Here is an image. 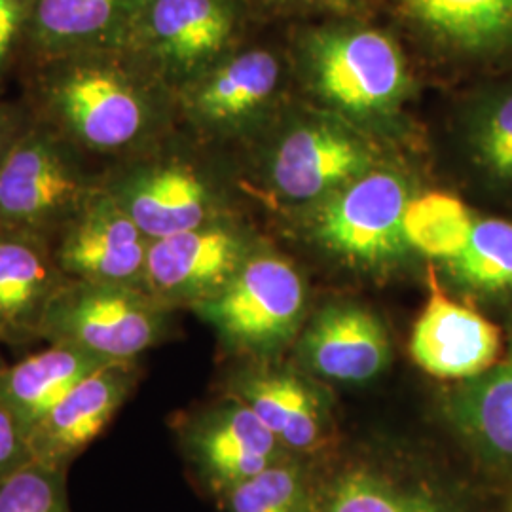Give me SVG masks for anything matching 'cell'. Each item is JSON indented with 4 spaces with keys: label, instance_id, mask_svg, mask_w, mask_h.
<instances>
[{
    "label": "cell",
    "instance_id": "cell-1",
    "mask_svg": "<svg viewBox=\"0 0 512 512\" xmlns=\"http://www.w3.org/2000/svg\"><path fill=\"white\" fill-rule=\"evenodd\" d=\"M175 93L122 48H97L31 63L23 105L103 165L158 143Z\"/></svg>",
    "mask_w": 512,
    "mask_h": 512
},
{
    "label": "cell",
    "instance_id": "cell-2",
    "mask_svg": "<svg viewBox=\"0 0 512 512\" xmlns=\"http://www.w3.org/2000/svg\"><path fill=\"white\" fill-rule=\"evenodd\" d=\"M103 169L54 129L31 118L0 164V228L55 234L103 186Z\"/></svg>",
    "mask_w": 512,
    "mask_h": 512
},
{
    "label": "cell",
    "instance_id": "cell-3",
    "mask_svg": "<svg viewBox=\"0 0 512 512\" xmlns=\"http://www.w3.org/2000/svg\"><path fill=\"white\" fill-rule=\"evenodd\" d=\"M169 311L141 287L67 279L44 313L40 340L107 363L137 361L164 338Z\"/></svg>",
    "mask_w": 512,
    "mask_h": 512
},
{
    "label": "cell",
    "instance_id": "cell-4",
    "mask_svg": "<svg viewBox=\"0 0 512 512\" xmlns=\"http://www.w3.org/2000/svg\"><path fill=\"white\" fill-rule=\"evenodd\" d=\"M103 188L150 239L224 219L222 192L196 158L162 152L158 143L105 165Z\"/></svg>",
    "mask_w": 512,
    "mask_h": 512
},
{
    "label": "cell",
    "instance_id": "cell-5",
    "mask_svg": "<svg viewBox=\"0 0 512 512\" xmlns=\"http://www.w3.org/2000/svg\"><path fill=\"white\" fill-rule=\"evenodd\" d=\"M232 35L226 0H137L120 48L177 93L219 65Z\"/></svg>",
    "mask_w": 512,
    "mask_h": 512
},
{
    "label": "cell",
    "instance_id": "cell-6",
    "mask_svg": "<svg viewBox=\"0 0 512 512\" xmlns=\"http://www.w3.org/2000/svg\"><path fill=\"white\" fill-rule=\"evenodd\" d=\"M304 302V283L287 260L251 255L219 294L192 310L228 348L268 353L291 340Z\"/></svg>",
    "mask_w": 512,
    "mask_h": 512
},
{
    "label": "cell",
    "instance_id": "cell-7",
    "mask_svg": "<svg viewBox=\"0 0 512 512\" xmlns=\"http://www.w3.org/2000/svg\"><path fill=\"white\" fill-rule=\"evenodd\" d=\"M408 188L391 171H366L330 194L315 215V236L349 264L382 268L403 258L410 247L403 219Z\"/></svg>",
    "mask_w": 512,
    "mask_h": 512
},
{
    "label": "cell",
    "instance_id": "cell-8",
    "mask_svg": "<svg viewBox=\"0 0 512 512\" xmlns=\"http://www.w3.org/2000/svg\"><path fill=\"white\" fill-rule=\"evenodd\" d=\"M310 65L319 93L357 116L393 109L408 86L399 46L370 29L317 35L311 40Z\"/></svg>",
    "mask_w": 512,
    "mask_h": 512
},
{
    "label": "cell",
    "instance_id": "cell-9",
    "mask_svg": "<svg viewBox=\"0 0 512 512\" xmlns=\"http://www.w3.org/2000/svg\"><path fill=\"white\" fill-rule=\"evenodd\" d=\"M150 241L101 186L50 243L67 279L143 289Z\"/></svg>",
    "mask_w": 512,
    "mask_h": 512
},
{
    "label": "cell",
    "instance_id": "cell-10",
    "mask_svg": "<svg viewBox=\"0 0 512 512\" xmlns=\"http://www.w3.org/2000/svg\"><path fill=\"white\" fill-rule=\"evenodd\" d=\"M249 241L226 219L167 238L148 247L143 289L165 306H190L219 294L247 262Z\"/></svg>",
    "mask_w": 512,
    "mask_h": 512
},
{
    "label": "cell",
    "instance_id": "cell-11",
    "mask_svg": "<svg viewBox=\"0 0 512 512\" xmlns=\"http://www.w3.org/2000/svg\"><path fill=\"white\" fill-rule=\"evenodd\" d=\"M184 452L203 482L224 494L279 461V439L236 395L190 420Z\"/></svg>",
    "mask_w": 512,
    "mask_h": 512
},
{
    "label": "cell",
    "instance_id": "cell-12",
    "mask_svg": "<svg viewBox=\"0 0 512 512\" xmlns=\"http://www.w3.org/2000/svg\"><path fill=\"white\" fill-rule=\"evenodd\" d=\"M308 512H471L437 478L382 459H353L310 494Z\"/></svg>",
    "mask_w": 512,
    "mask_h": 512
},
{
    "label": "cell",
    "instance_id": "cell-13",
    "mask_svg": "<svg viewBox=\"0 0 512 512\" xmlns=\"http://www.w3.org/2000/svg\"><path fill=\"white\" fill-rule=\"evenodd\" d=\"M137 363H107L86 376L29 431L33 461L65 469L97 439L137 384Z\"/></svg>",
    "mask_w": 512,
    "mask_h": 512
},
{
    "label": "cell",
    "instance_id": "cell-14",
    "mask_svg": "<svg viewBox=\"0 0 512 512\" xmlns=\"http://www.w3.org/2000/svg\"><path fill=\"white\" fill-rule=\"evenodd\" d=\"M429 285V302L410 336L416 365L444 380H469L494 366L501 353L499 329L478 311L452 300L433 272Z\"/></svg>",
    "mask_w": 512,
    "mask_h": 512
},
{
    "label": "cell",
    "instance_id": "cell-15",
    "mask_svg": "<svg viewBox=\"0 0 512 512\" xmlns=\"http://www.w3.org/2000/svg\"><path fill=\"white\" fill-rule=\"evenodd\" d=\"M65 281L50 239L0 228V344L40 340L44 313Z\"/></svg>",
    "mask_w": 512,
    "mask_h": 512
},
{
    "label": "cell",
    "instance_id": "cell-16",
    "mask_svg": "<svg viewBox=\"0 0 512 512\" xmlns=\"http://www.w3.org/2000/svg\"><path fill=\"white\" fill-rule=\"evenodd\" d=\"M279 80V63L266 50L224 57L175 93L177 109L207 135H226L266 105Z\"/></svg>",
    "mask_w": 512,
    "mask_h": 512
},
{
    "label": "cell",
    "instance_id": "cell-17",
    "mask_svg": "<svg viewBox=\"0 0 512 512\" xmlns=\"http://www.w3.org/2000/svg\"><path fill=\"white\" fill-rule=\"evenodd\" d=\"M372 165L365 145L344 129L317 124L289 133L275 154L274 183L291 200L334 194Z\"/></svg>",
    "mask_w": 512,
    "mask_h": 512
},
{
    "label": "cell",
    "instance_id": "cell-18",
    "mask_svg": "<svg viewBox=\"0 0 512 512\" xmlns=\"http://www.w3.org/2000/svg\"><path fill=\"white\" fill-rule=\"evenodd\" d=\"M302 351L313 372L344 384L376 378L391 357L382 321L355 304H332L321 311L304 336Z\"/></svg>",
    "mask_w": 512,
    "mask_h": 512
},
{
    "label": "cell",
    "instance_id": "cell-19",
    "mask_svg": "<svg viewBox=\"0 0 512 512\" xmlns=\"http://www.w3.org/2000/svg\"><path fill=\"white\" fill-rule=\"evenodd\" d=\"M137 0H29L23 48L29 61L120 48Z\"/></svg>",
    "mask_w": 512,
    "mask_h": 512
},
{
    "label": "cell",
    "instance_id": "cell-20",
    "mask_svg": "<svg viewBox=\"0 0 512 512\" xmlns=\"http://www.w3.org/2000/svg\"><path fill=\"white\" fill-rule=\"evenodd\" d=\"M444 410L476 458L512 476V334L505 357L463 380L446 399Z\"/></svg>",
    "mask_w": 512,
    "mask_h": 512
},
{
    "label": "cell",
    "instance_id": "cell-21",
    "mask_svg": "<svg viewBox=\"0 0 512 512\" xmlns=\"http://www.w3.org/2000/svg\"><path fill=\"white\" fill-rule=\"evenodd\" d=\"M107 361L88 351L48 344L16 365L0 368V401L31 431L74 385Z\"/></svg>",
    "mask_w": 512,
    "mask_h": 512
},
{
    "label": "cell",
    "instance_id": "cell-22",
    "mask_svg": "<svg viewBox=\"0 0 512 512\" xmlns=\"http://www.w3.org/2000/svg\"><path fill=\"white\" fill-rule=\"evenodd\" d=\"M232 395L247 404L281 444L311 452L327 433L325 408L310 385L293 374H247Z\"/></svg>",
    "mask_w": 512,
    "mask_h": 512
},
{
    "label": "cell",
    "instance_id": "cell-23",
    "mask_svg": "<svg viewBox=\"0 0 512 512\" xmlns=\"http://www.w3.org/2000/svg\"><path fill=\"white\" fill-rule=\"evenodd\" d=\"M435 37L467 52H494L512 42V0H401Z\"/></svg>",
    "mask_w": 512,
    "mask_h": 512
},
{
    "label": "cell",
    "instance_id": "cell-24",
    "mask_svg": "<svg viewBox=\"0 0 512 512\" xmlns=\"http://www.w3.org/2000/svg\"><path fill=\"white\" fill-rule=\"evenodd\" d=\"M475 220L456 196L431 192L410 200L403 230L408 245L423 255L450 262L465 249Z\"/></svg>",
    "mask_w": 512,
    "mask_h": 512
},
{
    "label": "cell",
    "instance_id": "cell-25",
    "mask_svg": "<svg viewBox=\"0 0 512 512\" xmlns=\"http://www.w3.org/2000/svg\"><path fill=\"white\" fill-rule=\"evenodd\" d=\"M452 279L480 294H512V222H475L469 243L446 262Z\"/></svg>",
    "mask_w": 512,
    "mask_h": 512
},
{
    "label": "cell",
    "instance_id": "cell-26",
    "mask_svg": "<svg viewBox=\"0 0 512 512\" xmlns=\"http://www.w3.org/2000/svg\"><path fill=\"white\" fill-rule=\"evenodd\" d=\"M224 512H308L310 494L304 476L291 461H275L222 494Z\"/></svg>",
    "mask_w": 512,
    "mask_h": 512
},
{
    "label": "cell",
    "instance_id": "cell-27",
    "mask_svg": "<svg viewBox=\"0 0 512 512\" xmlns=\"http://www.w3.org/2000/svg\"><path fill=\"white\" fill-rule=\"evenodd\" d=\"M65 473L31 461L0 484V512H71Z\"/></svg>",
    "mask_w": 512,
    "mask_h": 512
},
{
    "label": "cell",
    "instance_id": "cell-28",
    "mask_svg": "<svg viewBox=\"0 0 512 512\" xmlns=\"http://www.w3.org/2000/svg\"><path fill=\"white\" fill-rule=\"evenodd\" d=\"M478 162L497 179H512V93L484 112L473 137Z\"/></svg>",
    "mask_w": 512,
    "mask_h": 512
},
{
    "label": "cell",
    "instance_id": "cell-29",
    "mask_svg": "<svg viewBox=\"0 0 512 512\" xmlns=\"http://www.w3.org/2000/svg\"><path fill=\"white\" fill-rule=\"evenodd\" d=\"M33 461L29 429L0 401V484Z\"/></svg>",
    "mask_w": 512,
    "mask_h": 512
},
{
    "label": "cell",
    "instance_id": "cell-30",
    "mask_svg": "<svg viewBox=\"0 0 512 512\" xmlns=\"http://www.w3.org/2000/svg\"><path fill=\"white\" fill-rule=\"evenodd\" d=\"M29 0H0V80L10 67L12 55L23 42Z\"/></svg>",
    "mask_w": 512,
    "mask_h": 512
},
{
    "label": "cell",
    "instance_id": "cell-31",
    "mask_svg": "<svg viewBox=\"0 0 512 512\" xmlns=\"http://www.w3.org/2000/svg\"><path fill=\"white\" fill-rule=\"evenodd\" d=\"M31 114L25 105L0 101V164L8 156V152L16 145L21 133L29 128Z\"/></svg>",
    "mask_w": 512,
    "mask_h": 512
},
{
    "label": "cell",
    "instance_id": "cell-32",
    "mask_svg": "<svg viewBox=\"0 0 512 512\" xmlns=\"http://www.w3.org/2000/svg\"><path fill=\"white\" fill-rule=\"evenodd\" d=\"M6 365V363H4V361H2V355H0V368H2V366Z\"/></svg>",
    "mask_w": 512,
    "mask_h": 512
},
{
    "label": "cell",
    "instance_id": "cell-33",
    "mask_svg": "<svg viewBox=\"0 0 512 512\" xmlns=\"http://www.w3.org/2000/svg\"><path fill=\"white\" fill-rule=\"evenodd\" d=\"M323 2H340V0H323Z\"/></svg>",
    "mask_w": 512,
    "mask_h": 512
}]
</instances>
